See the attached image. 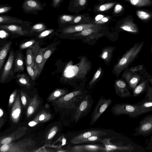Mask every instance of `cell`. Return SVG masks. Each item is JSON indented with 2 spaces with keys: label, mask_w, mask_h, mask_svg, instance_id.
I'll return each mask as SVG.
<instances>
[{
  "label": "cell",
  "mask_w": 152,
  "mask_h": 152,
  "mask_svg": "<svg viewBox=\"0 0 152 152\" xmlns=\"http://www.w3.org/2000/svg\"><path fill=\"white\" fill-rule=\"evenodd\" d=\"M150 151H152V149H151Z\"/></svg>",
  "instance_id": "62"
},
{
  "label": "cell",
  "mask_w": 152,
  "mask_h": 152,
  "mask_svg": "<svg viewBox=\"0 0 152 152\" xmlns=\"http://www.w3.org/2000/svg\"><path fill=\"white\" fill-rule=\"evenodd\" d=\"M30 25L19 24H0V28L12 34L23 36L30 33V31L24 28L23 26Z\"/></svg>",
  "instance_id": "17"
},
{
  "label": "cell",
  "mask_w": 152,
  "mask_h": 152,
  "mask_svg": "<svg viewBox=\"0 0 152 152\" xmlns=\"http://www.w3.org/2000/svg\"><path fill=\"white\" fill-rule=\"evenodd\" d=\"M102 69L101 66L97 69L92 78L89 82L87 86L88 90L92 89L96 84L99 81L102 73Z\"/></svg>",
  "instance_id": "38"
},
{
  "label": "cell",
  "mask_w": 152,
  "mask_h": 152,
  "mask_svg": "<svg viewBox=\"0 0 152 152\" xmlns=\"http://www.w3.org/2000/svg\"><path fill=\"white\" fill-rule=\"evenodd\" d=\"M66 149L69 152H106L104 146L101 144L69 145Z\"/></svg>",
  "instance_id": "13"
},
{
  "label": "cell",
  "mask_w": 152,
  "mask_h": 152,
  "mask_svg": "<svg viewBox=\"0 0 152 152\" xmlns=\"http://www.w3.org/2000/svg\"><path fill=\"white\" fill-rule=\"evenodd\" d=\"M144 71L132 72L124 70L122 75V78L128 84L129 89L132 91L146 77Z\"/></svg>",
  "instance_id": "9"
},
{
  "label": "cell",
  "mask_w": 152,
  "mask_h": 152,
  "mask_svg": "<svg viewBox=\"0 0 152 152\" xmlns=\"http://www.w3.org/2000/svg\"><path fill=\"white\" fill-rule=\"evenodd\" d=\"M14 60V53L13 50H12L3 69L1 77V82L3 83L5 81L12 72Z\"/></svg>",
  "instance_id": "20"
},
{
  "label": "cell",
  "mask_w": 152,
  "mask_h": 152,
  "mask_svg": "<svg viewBox=\"0 0 152 152\" xmlns=\"http://www.w3.org/2000/svg\"><path fill=\"white\" fill-rule=\"evenodd\" d=\"M152 149V136H151L147 146L145 148V150L150 151Z\"/></svg>",
  "instance_id": "57"
},
{
  "label": "cell",
  "mask_w": 152,
  "mask_h": 152,
  "mask_svg": "<svg viewBox=\"0 0 152 152\" xmlns=\"http://www.w3.org/2000/svg\"><path fill=\"white\" fill-rule=\"evenodd\" d=\"M101 26L96 25L95 26L86 28L79 32L75 33L74 36H86L98 31L101 28Z\"/></svg>",
  "instance_id": "37"
},
{
  "label": "cell",
  "mask_w": 152,
  "mask_h": 152,
  "mask_svg": "<svg viewBox=\"0 0 152 152\" xmlns=\"http://www.w3.org/2000/svg\"><path fill=\"white\" fill-rule=\"evenodd\" d=\"M12 7L8 4H2L0 5V14L7 13L12 10Z\"/></svg>",
  "instance_id": "52"
},
{
  "label": "cell",
  "mask_w": 152,
  "mask_h": 152,
  "mask_svg": "<svg viewBox=\"0 0 152 152\" xmlns=\"http://www.w3.org/2000/svg\"><path fill=\"white\" fill-rule=\"evenodd\" d=\"M47 48V47L45 48H40L35 58V64L34 67L38 71L39 75L43 68L42 67L43 53Z\"/></svg>",
  "instance_id": "30"
},
{
  "label": "cell",
  "mask_w": 152,
  "mask_h": 152,
  "mask_svg": "<svg viewBox=\"0 0 152 152\" xmlns=\"http://www.w3.org/2000/svg\"><path fill=\"white\" fill-rule=\"evenodd\" d=\"M27 71L33 80H34L39 76L38 71L34 67L26 65Z\"/></svg>",
  "instance_id": "48"
},
{
  "label": "cell",
  "mask_w": 152,
  "mask_h": 152,
  "mask_svg": "<svg viewBox=\"0 0 152 152\" xmlns=\"http://www.w3.org/2000/svg\"><path fill=\"white\" fill-rule=\"evenodd\" d=\"M28 129V128L25 126H21L11 134L1 137L0 146L14 142L16 140L19 139L24 135Z\"/></svg>",
  "instance_id": "15"
},
{
  "label": "cell",
  "mask_w": 152,
  "mask_h": 152,
  "mask_svg": "<svg viewBox=\"0 0 152 152\" xmlns=\"http://www.w3.org/2000/svg\"><path fill=\"white\" fill-rule=\"evenodd\" d=\"M21 105L20 95H17L10 111V118L12 123H18L20 120L21 113Z\"/></svg>",
  "instance_id": "18"
},
{
  "label": "cell",
  "mask_w": 152,
  "mask_h": 152,
  "mask_svg": "<svg viewBox=\"0 0 152 152\" xmlns=\"http://www.w3.org/2000/svg\"><path fill=\"white\" fill-rule=\"evenodd\" d=\"M63 1V0H52L51 6L55 8L59 7Z\"/></svg>",
  "instance_id": "55"
},
{
  "label": "cell",
  "mask_w": 152,
  "mask_h": 152,
  "mask_svg": "<svg viewBox=\"0 0 152 152\" xmlns=\"http://www.w3.org/2000/svg\"><path fill=\"white\" fill-rule=\"evenodd\" d=\"M131 16L122 19L118 21L116 29L118 31H126L134 34H138L139 32V28Z\"/></svg>",
  "instance_id": "11"
},
{
  "label": "cell",
  "mask_w": 152,
  "mask_h": 152,
  "mask_svg": "<svg viewBox=\"0 0 152 152\" xmlns=\"http://www.w3.org/2000/svg\"><path fill=\"white\" fill-rule=\"evenodd\" d=\"M125 70L132 72H137L144 71L145 70L143 65L141 64L128 68Z\"/></svg>",
  "instance_id": "51"
},
{
  "label": "cell",
  "mask_w": 152,
  "mask_h": 152,
  "mask_svg": "<svg viewBox=\"0 0 152 152\" xmlns=\"http://www.w3.org/2000/svg\"><path fill=\"white\" fill-rule=\"evenodd\" d=\"M117 3L116 1L100 2L94 6V12L98 14L108 12L113 8Z\"/></svg>",
  "instance_id": "23"
},
{
  "label": "cell",
  "mask_w": 152,
  "mask_h": 152,
  "mask_svg": "<svg viewBox=\"0 0 152 152\" xmlns=\"http://www.w3.org/2000/svg\"><path fill=\"white\" fill-rule=\"evenodd\" d=\"M30 24L31 22L29 21H24L21 19L15 17L0 14V24Z\"/></svg>",
  "instance_id": "22"
},
{
  "label": "cell",
  "mask_w": 152,
  "mask_h": 152,
  "mask_svg": "<svg viewBox=\"0 0 152 152\" xmlns=\"http://www.w3.org/2000/svg\"><path fill=\"white\" fill-rule=\"evenodd\" d=\"M55 31V30L53 28L46 29L40 33L38 35V37L39 38H42L45 37L52 34Z\"/></svg>",
  "instance_id": "54"
},
{
  "label": "cell",
  "mask_w": 152,
  "mask_h": 152,
  "mask_svg": "<svg viewBox=\"0 0 152 152\" xmlns=\"http://www.w3.org/2000/svg\"><path fill=\"white\" fill-rule=\"evenodd\" d=\"M34 54L31 50L27 49L26 53V65L34 67L35 64Z\"/></svg>",
  "instance_id": "42"
},
{
  "label": "cell",
  "mask_w": 152,
  "mask_h": 152,
  "mask_svg": "<svg viewBox=\"0 0 152 152\" xmlns=\"http://www.w3.org/2000/svg\"><path fill=\"white\" fill-rule=\"evenodd\" d=\"M80 61L73 65L72 61L67 64L63 73L64 80L75 88L84 87L86 76L91 68V63L84 56Z\"/></svg>",
  "instance_id": "1"
},
{
  "label": "cell",
  "mask_w": 152,
  "mask_h": 152,
  "mask_svg": "<svg viewBox=\"0 0 152 152\" xmlns=\"http://www.w3.org/2000/svg\"><path fill=\"white\" fill-rule=\"evenodd\" d=\"M141 109V115L152 111V101L144 99L137 103Z\"/></svg>",
  "instance_id": "33"
},
{
  "label": "cell",
  "mask_w": 152,
  "mask_h": 152,
  "mask_svg": "<svg viewBox=\"0 0 152 152\" xmlns=\"http://www.w3.org/2000/svg\"><path fill=\"white\" fill-rule=\"evenodd\" d=\"M96 25H97L89 23L71 25L61 28V31L63 34H71L79 32L86 28L93 27Z\"/></svg>",
  "instance_id": "19"
},
{
  "label": "cell",
  "mask_w": 152,
  "mask_h": 152,
  "mask_svg": "<svg viewBox=\"0 0 152 152\" xmlns=\"http://www.w3.org/2000/svg\"><path fill=\"white\" fill-rule=\"evenodd\" d=\"M114 87L116 94L121 98H125L132 96L128 84L122 78L115 80Z\"/></svg>",
  "instance_id": "16"
},
{
  "label": "cell",
  "mask_w": 152,
  "mask_h": 152,
  "mask_svg": "<svg viewBox=\"0 0 152 152\" xmlns=\"http://www.w3.org/2000/svg\"><path fill=\"white\" fill-rule=\"evenodd\" d=\"M112 102L110 98L107 99L103 96L100 97L92 113L91 125H93L96 122Z\"/></svg>",
  "instance_id": "8"
},
{
  "label": "cell",
  "mask_w": 152,
  "mask_h": 152,
  "mask_svg": "<svg viewBox=\"0 0 152 152\" xmlns=\"http://www.w3.org/2000/svg\"><path fill=\"white\" fill-rule=\"evenodd\" d=\"M87 3V0H71L67 9L71 12L77 14L85 9Z\"/></svg>",
  "instance_id": "21"
},
{
  "label": "cell",
  "mask_w": 152,
  "mask_h": 152,
  "mask_svg": "<svg viewBox=\"0 0 152 152\" xmlns=\"http://www.w3.org/2000/svg\"><path fill=\"white\" fill-rule=\"evenodd\" d=\"M17 90L15 89L11 94L8 102V107H10L13 105L17 96Z\"/></svg>",
  "instance_id": "53"
},
{
  "label": "cell",
  "mask_w": 152,
  "mask_h": 152,
  "mask_svg": "<svg viewBox=\"0 0 152 152\" xmlns=\"http://www.w3.org/2000/svg\"><path fill=\"white\" fill-rule=\"evenodd\" d=\"M38 123L34 120L30 121L28 123V125L30 126H33L37 124Z\"/></svg>",
  "instance_id": "59"
},
{
  "label": "cell",
  "mask_w": 152,
  "mask_h": 152,
  "mask_svg": "<svg viewBox=\"0 0 152 152\" xmlns=\"http://www.w3.org/2000/svg\"><path fill=\"white\" fill-rule=\"evenodd\" d=\"M68 91L64 88H57L53 91L48 96L47 101H54L69 93Z\"/></svg>",
  "instance_id": "31"
},
{
  "label": "cell",
  "mask_w": 152,
  "mask_h": 152,
  "mask_svg": "<svg viewBox=\"0 0 152 152\" xmlns=\"http://www.w3.org/2000/svg\"><path fill=\"white\" fill-rule=\"evenodd\" d=\"M112 16L103 14H99L93 18H91L90 22L95 25H101L108 24L113 20Z\"/></svg>",
  "instance_id": "27"
},
{
  "label": "cell",
  "mask_w": 152,
  "mask_h": 152,
  "mask_svg": "<svg viewBox=\"0 0 152 152\" xmlns=\"http://www.w3.org/2000/svg\"><path fill=\"white\" fill-rule=\"evenodd\" d=\"M146 77V76H145ZM150 82L146 77L132 91V96L136 97L147 92L150 86Z\"/></svg>",
  "instance_id": "24"
},
{
  "label": "cell",
  "mask_w": 152,
  "mask_h": 152,
  "mask_svg": "<svg viewBox=\"0 0 152 152\" xmlns=\"http://www.w3.org/2000/svg\"><path fill=\"white\" fill-rule=\"evenodd\" d=\"M47 29V26L43 23L41 22L32 26L30 29V33L34 32L41 33Z\"/></svg>",
  "instance_id": "43"
},
{
  "label": "cell",
  "mask_w": 152,
  "mask_h": 152,
  "mask_svg": "<svg viewBox=\"0 0 152 152\" xmlns=\"http://www.w3.org/2000/svg\"><path fill=\"white\" fill-rule=\"evenodd\" d=\"M75 16L64 14L60 15L58 18L59 27L63 28L71 25Z\"/></svg>",
  "instance_id": "26"
},
{
  "label": "cell",
  "mask_w": 152,
  "mask_h": 152,
  "mask_svg": "<svg viewBox=\"0 0 152 152\" xmlns=\"http://www.w3.org/2000/svg\"><path fill=\"white\" fill-rule=\"evenodd\" d=\"M40 102L37 95H34L32 98L27 108L26 115L27 118H30L38 108Z\"/></svg>",
  "instance_id": "25"
},
{
  "label": "cell",
  "mask_w": 152,
  "mask_h": 152,
  "mask_svg": "<svg viewBox=\"0 0 152 152\" xmlns=\"http://www.w3.org/2000/svg\"><path fill=\"white\" fill-rule=\"evenodd\" d=\"M91 17L88 13L76 15L71 25L91 23Z\"/></svg>",
  "instance_id": "36"
},
{
  "label": "cell",
  "mask_w": 152,
  "mask_h": 152,
  "mask_svg": "<svg viewBox=\"0 0 152 152\" xmlns=\"http://www.w3.org/2000/svg\"><path fill=\"white\" fill-rule=\"evenodd\" d=\"M52 117V115L50 113L46 110H43L36 115L33 120L38 124L48 121L50 120Z\"/></svg>",
  "instance_id": "32"
},
{
  "label": "cell",
  "mask_w": 152,
  "mask_h": 152,
  "mask_svg": "<svg viewBox=\"0 0 152 152\" xmlns=\"http://www.w3.org/2000/svg\"><path fill=\"white\" fill-rule=\"evenodd\" d=\"M112 13L113 16L120 15L124 10V7L120 4L117 3L113 7Z\"/></svg>",
  "instance_id": "50"
},
{
  "label": "cell",
  "mask_w": 152,
  "mask_h": 152,
  "mask_svg": "<svg viewBox=\"0 0 152 152\" xmlns=\"http://www.w3.org/2000/svg\"><path fill=\"white\" fill-rule=\"evenodd\" d=\"M94 100L90 94H88L83 99L76 109L74 120L77 123L82 118L86 116L91 111Z\"/></svg>",
  "instance_id": "7"
},
{
  "label": "cell",
  "mask_w": 152,
  "mask_h": 152,
  "mask_svg": "<svg viewBox=\"0 0 152 152\" xmlns=\"http://www.w3.org/2000/svg\"><path fill=\"white\" fill-rule=\"evenodd\" d=\"M58 130V128L57 126L51 127L48 131L46 134V139L48 140H51L55 136Z\"/></svg>",
  "instance_id": "49"
},
{
  "label": "cell",
  "mask_w": 152,
  "mask_h": 152,
  "mask_svg": "<svg viewBox=\"0 0 152 152\" xmlns=\"http://www.w3.org/2000/svg\"><path fill=\"white\" fill-rule=\"evenodd\" d=\"M24 70V64L22 54L18 53L15 57V72H20Z\"/></svg>",
  "instance_id": "35"
},
{
  "label": "cell",
  "mask_w": 152,
  "mask_h": 152,
  "mask_svg": "<svg viewBox=\"0 0 152 152\" xmlns=\"http://www.w3.org/2000/svg\"><path fill=\"white\" fill-rule=\"evenodd\" d=\"M101 137L100 136L96 135L93 136L79 141L76 144H79L84 143L101 142L102 138H101Z\"/></svg>",
  "instance_id": "47"
},
{
  "label": "cell",
  "mask_w": 152,
  "mask_h": 152,
  "mask_svg": "<svg viewBox=\"0 0 152 152\" xmlns=\"http://www.w3.org/2000/svg\"><path fill=\"white\" fill-rule=\"evenodd\" d=\"M56 49V48L55 47H52V46H48L47 48L44 51L43 56V67L47 60L52 54Z\"/></svg>",
  "instance_id": "45"
},
{
  "label": "cell",
  "mask_w": 152,
  "mask_h": 152,
  "mask_svg": "<svg viewBox=\"0 0 152 152\" xmlns=\"http://www.w3.org/2000/svg\"><path fill=\"white\" fill-rule=\"evenodd\" d=\"M75 89L53 101L54 103L58 107L67 109H76L81 100L89 92L84 87Z\"/></svg>",
  "instance_id": "3"
},
{
  "label": "cell",
  "mask_w": 152,
  "mask_h": 152,
  "mask_svg": "<svg viewBox=\"0 0 152 152\" xmlns=\"http://www.w3.org/2000/svg\"><path fill=\"white\" fill-rule=\"evenodd\" d=\"M144 44L143 42L135 44L122 56L118 62L114 65L113 73L118 77L121 72L128 67L138 56Z\"/></svg>",
  "instance_id": "4"
},
{
  "label": "cell",
  "mask_w": 152,
  "mask_h": 152,
  "mask_svg": "<svg viewBox=\"0 0 152 152\" xmlns=\"http://www.w3.org/2000/svg\"><path fill=\"white\" fill-rule=\"evenodd\" d=\"M20 99L24 108L28 107L32 99L26 92L21 91L20 92Z\"/></svg>",
  "instance_id": "46"
},
{
  "label": "cell",
  "mask_w": 152,
  "mask_h": 152,
  "mask_svg": "<svg viewBox=\"0 0 152 152\" xmlns=\"http://www.w3.org/2000/svg\"><path fill=\"white\" fill-rule=\"evenodd\" d=\"M8 35V34L6 31L2 29L0 30V37L1 38H4L6 37Z\"/></svg>",
  "instance_id": "58"
},
{
  "label": "cell",
  "mask_w": 152,
  "mask_h": 152,
  "mask_svg": "<svg viewBox=\"0 0 152 152\" xmlns=\"http://www.w3.org/2000/svg\"><path fill=\"white\" fill-rule=\"evenodd\" d=\"M145 73L146 77L151 84V86L150 85L148 90L146 92L145 99L152 101V76L149 75L146 70Z\"/></svg>",
  "instance_id": "44"
},
{
  "label": "cell",
  "mask_w": 152,
  "mask_h": 152,
  "mask_svg": "<svg viewBox=\"0 0 152 152\" xmlns=\"http://www.w3.org/2000/svg\"><path fill=\"white\" fill-rule=\"evenodd\" d=\"M115 48L113 46H108L102 49L99 57L104 61L105 64L108 65L113 56V52Z\"/></svg>",
  "instance_id": "29"
},
{
  "label": "cell",
  "mask_w": 152,
  "mask_h": 152,
  "mask_svg": "<svg viewBox=\"0 0 152 152\" xmlns=\"http://www.w3.org/2000/svg\"><path fill=\"white\" fill-rule=\"evenodd\" d=\"M107 134V131L103 129H91L75 136L71 139L70 142L72 144H76L79 141L92 136L96 135L102 137L106 135Z\"/></svg>",
  "instance_id": "14"
},
{
  "label": "cell",
  "mask_w": 152,
  "mask_h": 152,
  "mask_svg": "<svg viewBox=\"0 0 152 152\" xmlns=\"http://www.w3.org/2000/svg\"><path fill=\"white\" fill-rule=\"evenodd\" d=\"M104 138L101 142L104 146L106 152H144L145 150L142 146L134 142L129 138L124 136L118 142L114 143L110 140L114 138Z\"/></svg>",
  "instance_id": "2"
},
{
  "label": "cell",
  "mask_w": 152,
  "mask_h": 152,
  "mask_svg": "<svg viewBox=\"0 0 152 152\" xmlns=\"http://www.w3.org/2000/svg\"><path fill=\"white\" fill-rule=\"evenodd\" d=\"M17 83L22 86L29 88L31 86L29 78L24 74H18L16 76Z\"/></svg>",
  "instance_id": "40"
},
{
  "label": "cell",
  "mask_w": 152,
  "mask_h": 152,
  "mask_svg": "<svg viewBox=\"0 0 152 152\" xmlns=\"http://www.w3.org/2000/svg\"><path fill=\"white\" fill-rule=\"evenodd\" d=\"M111 111L115 115H126L132 118H136L141 115L140 106L137 103L117 104L112 107Z\"/></svg>",
  "instance_id": "5"
},
{
  "label": "cell",
  "mask_w": 152,
  "mask_h": 152,
  "mask_svg": "<svg viewBox=\"0 0 152 152\" xmlns=\"http://www.w3.org/2000/svg\"><path fill=\"white\" fill-rule=\"evenodd\" d=\"M137 17L144 21H147L152 18V14L147 10H137L136 11Z\"/></svg>",
  "instance_id": "41"
},
{
  "label": "cell",
  "mask_w": 152,
  "mask_h": 152,
  "mask_svg": "<svg viewBox=\"0 0 152 152\" xmlns=\"http://www.w3.org/2000/svg\"><path fill=\"white\" fill-rule=\"evenodd\" d=\"M12 42H8L0 48V70H1L5 60L10 48Z\"/></svg>",
  "instance_id": "34"
},
{
  "label": "cell",
  "mask_w": 152,
  "mask_h": 152,
  "mask_svg": "<svg viewBox=\"0 0 152 152\" xmlns=\"http://www.w3.org/2000/svg\"><path fill=\"white\" fill-rule=\"evenodd\" d=\"M4 115V111L1 108L0 109V128H1L4 124V121L2 119V117Z\"/></svg>",
  "instance_id": "56"
},
{
  "label": "cell",
  "mask_w": 152,
  "mask_h": 152,
  "mask_svg": "<svg viewBox=\"0 0 152 152\" xmlns=\"http://www.w3.org/2000/svg\"><path fill=\"white\" fill-rule=\"evenodd\" d=\"M39 42L34 40H31L21 44L19 46L21 50L29 48L33 52L34 58L39 50L40 48L39 45Z\"/></svg>",
  "instance_id": "28"
},
{
  "label": "cell",
  "mask_w": 152,
  "mask_h": 152,
  "mask_svg": "<svg viewBox=\"0 0 152 152\" xmlns=\"http://www.w3.org/2000/svg\"><path fill=\"white\" fill-rule=\"evenodd\" d=\"M150 51L151 53H152V43L151 45Z\"/></svg>",
  "instance_id": "61"
},
{
  "label": "cell",
  "mask_w": 152,
  "mask_h": 152,
  "mask_svg": "<svg viewBox=\"0 0 152 152\" xmlns=\"http://www.w3.org/2000/svg\"><path fill=\"white\" fill-rule=\"evenodd\" d=\"M46 4L45 2L42 3L39 0H25L21 8L25 13L38 15V12L43 10Z\"/></svg>",
  "instance_id": "12"
},
{
  "label": "cell",
  "mask_w": 152,
  "mask_h": 152,
  "mask_svg": "<svg viewBox=\"0 0 152 152\" xmlns=\"http://www.w3.org/2000/svg\"><path fill=\"white\" fill-rule=\"evenodd\" d=\"M107 0H97L98 1H100V2H103L104 1Z\"/></svg>",
  "instance_id": "60"
},
{
  "label": "cell",
  "mask_w": 152,
  "mask_h": 152,
  "mask_svg": "<svg viewBox=\"0 0 152 152\" xmlns=\"http://www.w3.org/2000/svg\"><path fill=\"white\" fill-rule=\"evenodd\" d=\"M31 138H26L17 142H13L0 146L1 152H28L26 149L35 145Z\"/></svg>",
  "instance_id": "6"
},
{
  "label": "cell",
  "mask_w": 152,
  "mask_h": 152,
  "mask_svg": "<svg viewBox=\"0 0 152 152\" xmlns=\"http://www.w3.org/2000/svg\"><path fill=\"white\" fill-rule=\"evenodd\" d=\"M137 7H142L152 6L151 0H124Z\"/></svg>",
  "instance_id": "39"
},
{
  "label": "cell",
  "mask_w": 152,
  "mask_h": 152,
  "mask_svg": "<svg viewBox=\"0 0 152 152\" xmlns=\"http://www.w3.org/2000/svg\"><path fill=\"white\" fill-rule=\"evenodd\" d=\"M134 136H142L145 137L152 134V114L148 115L143 118L139 122V125L134 129Z\"/></svg>",
  "instance_id": "10"
}]
</instances>
